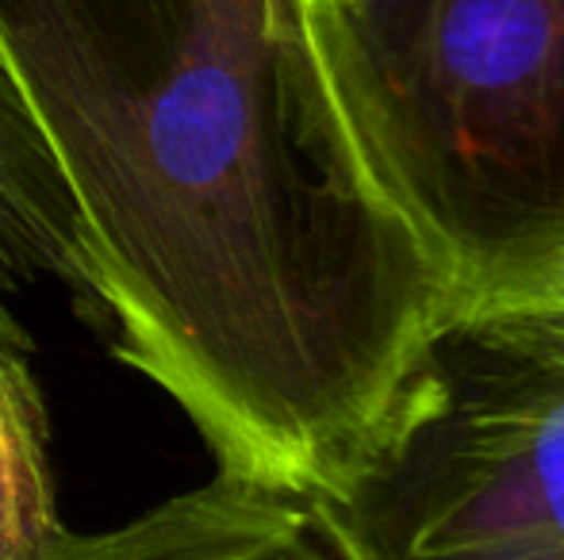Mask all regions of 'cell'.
I'll use <instances>...</instances> for the list:
<instances>
[{"instance_id":"1","label":"cell","mask_w":564,"mask_h":560,"mask_svg":"<svg viewBox=\"0 0 564 560\" xmlns=\"http://www.w3.org/2000/svg\"><path fill=\"white\" fill-rule=\"evenodd\" d=\"M69 284L219 476L323 492L457 292L377 193L300 0H0Z\"/></svg>"},{"instance_id":"2","label":"cell","mask_w":564,"mask_h":560,"mask_svg":"<svg viewBox=\"0 0 564 560\" xmlns=\"http://www.w3.org/2000/svg\"><path fill=\"white\" fill-rule=\"evenodd\" d=\"M304 28L357 162L457 307L564 254V0H346Z\"/></svg>"},{"instance_id":"3","label":"cell","mask_w":564,"mask_h":560,"mask_svg":"<svg viewBox=\"0 0 564 560\" xmlns=\"http://www.w3.org/2000/svg\"><path fill=\"white\" fill-rule=\"evenodd\" d=\"M307 507L341 560H564V304L453 307Z\"/></svg>"},{"instance_id":"4","label":"cell","mask_w":564,"mask_h":560,"mask_svg":"<svg viewBox=\"0 0 564 560\" xmlns=\"http://www.w3.org/2000/svg\"><path fill=\"white\" fill-rule=\"evenodd\" d=\"M39 560H341L307 499L216 476L105 534H62Z\"/></svg>"},{"instance_id":"5","label":"cell","mask_w":564,"mask_h":560,"mask_svg":"<svg viewBox=\"0 0 564 560\" xmlns=\"http://www.w3.org/2000/svg\"><path fill=\"white\" fill-rule=\"evenodd\" d=\"M62 534L43 399L20 330L0 307V560H39Z\"/></svg>"},{"instance_id":"6","label":"cell","mask_w":564,"mask_h":560,"mask_svg":"<svg viewBox=\"0 0 564 560\" xmlns=\"http://www.w3.org/2000/svg\"><path fill=\"white\" fill-rule=\"evenodd\" d=\"M69 281V250L51 180L0 105V277Z\"/></svg>"},{"instance_id":"7","label":"cell","mask_w":564,"mask_h":560,"mask_svg":"<svg viewBox=\"0 0 564 560\" xmlns=\"http://www.w3.org/2000/svg\"><path fill=\"white\" fill-rule=\"evenodd\" d=\"M507 296H530V299H550V304H564V254L553 257L538 277H530L519 292H507ZM496 299V296H491Z\"/></svg>"},{"instance_id":"8","label":"cell","mask_w":564,"mask_h":560,"mask_svg":"<svg viewBox=\"0 0 564 560\" xmlns=\"http://www.w3.org/2000/svg\"><path fill=\"white\" fill-rule=\"evenodd\" d=\"M346 4V0H300V12L312 15V12H330V8Z\"/></svg>"}]
</instances>
